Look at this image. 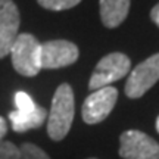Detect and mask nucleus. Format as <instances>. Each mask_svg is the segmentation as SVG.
<instances>
[{"label":"nucleus","instance_id":"9","mask_svg":"<svg viewBox=\"0 0 159 159\" xmlns=\"http://www.w3.org/2000/svg\"><path fill=\"white\" fill-rule=\"evenodd\" d=\"M9 121L12 124V130L16 133H25V131L40 128L47 121V111L41 106H35V109L30 112H21V111H12L9 112Z\"/></svg>","mask_w":159,"mask_h":159},{"label":"nucleus","instance_id":"3","mask_svg":"<svg viewBox=\"0 0 159 159\" xmlns=\"http://www.w3.org/2000/svg\"><path fill=\"white\" fill-rule=\"evenodd\" d=\"M130 69L131 61L127 55L119 53V52L109 53L97 62L96 68L90 77V81H89V89L96 91L99 89L108 87L115 81L124 78L130 72Z\"/></svg>","mask_w":159,"mask_h":159},{"label":"nucleus","instance_id":"1","mask_svg":"<svg viewBox=\"0 0 159 159\" xmlns=\"http://www.w3.org/2000/svg\"><path fill=\"white\" fill-rule=\"evenodd\" d=\"M75 115L74 90L68 83H62L53 94L50 112L47 114V134L52 140L61 142L71 130Z\"/></svg>","mask_w":159,"mask_h":159},{"label":"nucleus","instance_id":"15","mask_svg":"<svg viewBox=\"0 0 159 159\" xmlns=\"http://www.w3.org/2000/svg\"><path fill=\"white\" fill-rule=\"evenodd\" d=\"M150 19L159 27V3H156L152 7V11H150Z\"/></svg>","mask_w":159,"mask_h":159},{"label":"nucleus","instance_id":"4","mask_svg":"<svg viewBox=\"0 0 159 159\" xmlns=\"http://www.w3.org/2000/svg\"><path fill=\"white\" fill-rule=\"evenodd\" d=\"M159 81V53L149 56L133 69L125 83V94L130 99H139L148 93Z\"/></svg>","mask_w":159,"mask_h":159},{"label":"nucleus","instance_id":"14","mask_svg":"<svg viewBox=\"0 0 159 159\" xmlns=\"http://www.w3.org/2000/svg\"><path fill=\"white\" fill-rule=\"evenodd\" d=\"M0 159H19V148L12 142H0Z\"/></svg>","mask_w":159,"mask_h":159},{"label":"nucleus","instance_id":"12","mask_svg":"<svg viewBox=\"0 0 159 159\" xmlns=\"http://www.w3.org/2000/svg\"><path fill=\"white\" fill-rule=\"evenodd\" d=\"M41 7L47 11H66L71 7H75L81 0H37Z\"/></svg>","mask_w":159,"mask_h":159},{"label":"nucleus","instance_id":"11","mask_svg":"<svg viewBox=\"0 0 159 159\" xmlns=\"http://www.w3.org/2000/svg\"><path fill=\"white\" fill-rule=\"evenodd\" d=\"M19 159H50V156L33 143H24L19 148Z\"/></svg>","mask_w":159,"mask_h":159},{"label":"nucleus","instance_id":"5","mask_svg":"<svg viewBox=\"0 0 159 159\" xmlns=\"http://www.w3.org/2000/svg\"><path fill=\"white\" fill-rule=\"evenodd\" d=\"M116 100H118V90L115 87L108 85L96 91H91V94L85 97L81 108L83 121L89 125L102 122L112 112Z\"/></svg>","mask_w":159,"mask_h":159},{"label":"nucleus","instance_id":"8","mask_svg":"<svg viewBox=\"0 0 159 159\" xmlns=\"http://www.w3.org/2000/svg\"><path fill=\"white\" fill-rule=\"evenodd\" d=\"M21 15L13 0H0V59L9 55L19 34Z\"/></svg>","mask_w":159,"mask_h":159},{"label":"nucleus","instance_id":"18","mask_svg":"<svg viewBox=\"0 0 159 159\" xmlns=\"http://www.w3.org/2000/svg\"><path fill=\"white\" fill-rule=\"evenodd\" d=\"M89 159H96V158H89Z\"/></svg>","mask_w":159,"mask_h":159},{"label":"nucleus","instance_id":"10","mask_svg":"<svg viewBox=\"0 0 159 159\" xmlns=\"http://www.w3.org/2000/svg\"><path fill=\"white\" fill-rule=\"evenodd\" d=\"M131 0H100V19L106 28H116L130 12Z\"/></svg>","mask_w":159,"mask_h":159},{"label":"nucleus","instance_id":"16","mask_svg":"<svg viewBox=\"0 0 159 159\" xmlns=\"http://www.w3.org/2000/svg\"><path fill=\"white\" fill-rule=\"evenodd\" d=\"M7 133V124H6V119L3 116H0V142H3V137Z\"/></svg>","mask_w":159,"mask_h":159},{"label":"nucleus","instance_id":"6","mask_svg":"<svg viewBox=\"0 0 159 159\" xmlns=\"http://www.w3.org/2000/svg\"><path fill=\"white\" fill-rule=\"evenodd\" d=\"M119 156L124 159H159V143L139 130H127L119 137Z\"/></svg>","mask_w":159,"mask_h":159},{"label":"nucleus","instance_id":"7","mask_svg":"<svg viewBox=\"0 0 159 159\" xmlns=\"http://www.w3.org/2000/svg\"><path fill=\"white\" fill-rule=\"evenodd\" d=\"M80 56L78 47L68 40H50L41 43L40 63L41 69L65 68L77 62Z\"/></svg>","mask_w":159,"mask_h":159},{"label":"nucleus","instance_id":"13","mask_svg":"<svg viewBox=\"0 0 159 159\" xmlns=\"http://www.w3.org/2000/svg\"><path fill=\"white\" fill-rule=\"evenodd\" d=\"M15 105H16V111H21V112H30L37 106L30 97V94H27L25 91H18L15 94Z\"/></svg>","mask_w":159,"mask_h":159},{"label":"nucleus","instance_id":"17","mask_svg":"<svg viewBox=\"0 0 159 159\" xmlns=\"http://www.w3.org/2000/svg\"><path fill=\"white\" fill-rule=\"evenodd\" d=\"M156 131H158V133H159V116H158V118H156Z\"/></svg>","mask_w":159,"mask_h":159},{"label":"nucleus","instance_id":"2","mask_svg":"<svg viewBox=\"0 0 159 159\" xmlns=\"http://www.w3.org/2000/svg\"><path fill=\"white\" fill-rule=\"evenodd\" d=\"M41 43L30 33H19L11 47L12 66L24 77H35L41 71L40 63Z\"/></svg>","mask_w":159,"mask_h":159}]
</instances>
